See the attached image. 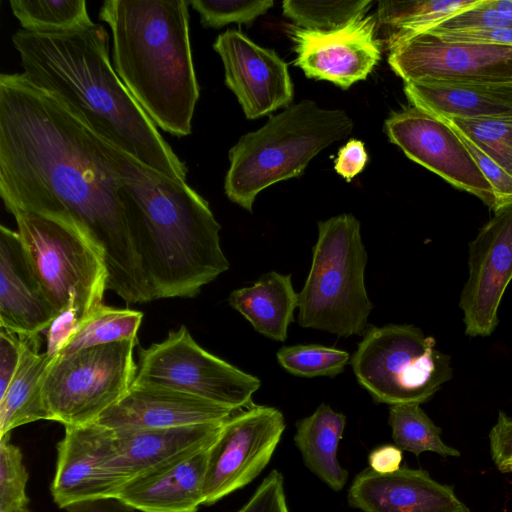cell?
Returning a JSON list of instances; mask_svg holds the SVG:
<instances>
[{
  "label": "cell",
  "instance_id": "obj_37",
  "mask_svg": "<svg viewBox=\"0 0 512 512\" xmlns=\"http://www.w3.org/2000/svg\"><path fill=\"white\" fill-rule=\"evenodd\" d=\"M447 123L453 128L466 146L476 165L491 185L496 199V210L512 204V175L455 126L451 125L449 122Z\"/></svg>",
  "mask_w": 512,
  "mask_h": 512
},
{
  "label": "cell",
  "instance_id": "obj_17",
  "mask_svg": "<svg viewBox=\"0 0 512 512\" xmlns=\"http://www.w3.org/2000/svg\"><path fill=\"white\" fill-rule=\"evenodd\" d=\"M213 49L220 56L225 84L248 119L289 107L294 88L287 63L272 49L253 42L240 30L219 34Z\"/></svg>",
  "mask_w": 512,
  "mask_h": 512
},
{
  "label": "cell",
  "instance_id": "obj_35",
  "mask_svg": "<svg viewBox=\"0 0 512 512\" xmlns=\"http://www.w3.org/2000/svg\"><path fill=\"white\" fill-rule=\"evenodd\" d=\"M189 5L197 11L205 28H221L230 23L250 24L265 14L272 0H192Z\"/></svg>",
  "mask_w": 512,
  "mask_h": 512
},
{
  "label": "cell",
  "instance_id": "obj_42",
  "mask_svg": "<svg viewBox=\"0 0 512 512\" xmlns=\"http://www.w3.org/2000/svg\"><path fill=\"white\" fill-rule=\"evenodd\" d=\"M430 33V32H429ZM434 34V33H432ZM438 37L451 41H464L475 43L497 44L512 46V27H502L477 31L435 34Z\"/></svg>",
  "mask_w": 512,
  "mask_h": 512
},
{
  "label": "cell",
  "instance_id": "obj_2",
  "mask_svg": "<svg viewBox=\"0 0 512 512\" xmlns=\"http://www.w3.org/2000/svg\"><path fill=\"white\" fill-rule=\"evenodd\" d=\"M12 43L22 74L95 135L144 166L186 182L188 168L117 75L101 24L59 35L19 29Z\"/></svg>",
  "mask_w": 512,
  "mask_h": 512
},
{
  "label": "cell",
  "instance_id": "obj_14",
  "mask_svg": "<svg viewBox=\"0 0 512 512\" xmlns=\"http://www.w3.org/2000/svg\"><path fill=\"white\" fill-rule=\"evenodd\" d=\"M117 456L113 430L95 422L65 426L51 484L54 502L65 509L77 502L116 498L128 483Z\"/></svg>",
  "mask_w": 512,
  "mask_h": 512
},
{
  "label": "cell",
  "instance_id": "obj_15",
  "mask_svg": "<svg viewBox=\"0 0 512 512\" xmlns=\"http://www.w3.org/2000/svg\"><path fill=\"white\" fill-rule=\"evenodd\" d=\"M468 279L460 295L465 334L491 335L512 280V204L501 207L469 244Z\"/></svg>",
  "mask_w": 512,
  "mask_h": 512
},
{
  "label": "cell",
  "instance_id": "obj_13",
  "mask_svg": "<svg viewBox=\"0 0 512 512\" xmlns=\"http://www.w3.org/2000/svg\"><path fill=\"white\" fill-rule=\"evenodd\" d=\"M389 140L412 161L496 210L493 189L453 128L442 118L412 106L384 124Z\"/></svg>",
  "mask_w": 512,
  "mask_h": 512
},
{
  "label": "cell",
  "instance_id": "obj_32",
  "mask_svg": "<svg viewBox=\"0 0 512 512\" xmlns=\"http://www.w3.org/2000/svg\"><path fill=\"white\" fill-rule=\"evenodd\" d=\"M278 363L287 372L301 377H334L343 372L350 360L344 350L318 344L282 347L276 354Z\"/></svg>",
  "mask_w": 512,
  "mask_h": 512
},
{
  "label": "cell",
  "instance_id": "obj_21",
  "mask_svg": "<svg viewBox=\"0 0 512 512\" xmlns=\"http://www.w3.org/2000/svg\"><path fill=\"white\" fill-rule=\"evenodd\" d=\"M222 424L223 422L158 429L113 430L120 470L129 483L137 477L208 448L216 440Z\"/></svg>",
  "mask_w": 512,
  "mask_h": 512
},
{
  "label": "cell",
  "instance_id": "obj_36",
  "mask_svg": "<svg viewBox=\"0 0 512 512\" xmlns=\"http://www.w3.org/2000/svg\"><path fill=\"white\" fill-rule=\"evenodd\" d=\"M502 27H512V15L490 8L484 4V0H479L426 32L443 34Z\"/></svg>",
  "mask_w": 512,
  "mask_h": 512
},
{
  "label": "cell",
  "instance_id": "obj_30",
  "mask_svg": "<svg viewBox=\"0 0 512 512\" xmlns=\"http://www.w3.org/2000/svg\"><path fill=\"white\" fill-rule=\"evenodd\" d=\"M388 424L392 429L394 445L419 456L430 451L442 457H459L460 452L446 445L441 438V428L417 403L396 404L389 408Z\"/></svg>",
  "mask_w": 512,
  "mask_h": 512
},
{
  "label": "cell",
  "instance_id": "obj_23",
  "mask_svg": "<svg viewBox=\"0 0 512 512\" xmlns=\"http://www.w3.org/2000/svg\"><path fill=\"white\" fill-rule=\"evenodd\" d=\"M413 106L437 117L475 119L512 116V81L405 82Z\"/></svg>",
  "mask_w": 512,
  "mask_h": 512
},
{
  "label": "cell",
  "instance_id": "obj_11",
  "mask_svg": "<svg viewBox=\"0 0 512 512\" xmlns=\"http://www.w3.org/2000/svg\"><path fill=\"white\" fill-rule=\"evenodd\" d=\"M280 410L255 405L227 418L209 447L204 505H212L252 482L271 460L285 430Z\"/></svg>",
  "mask_w": 512,
  "mask_h": 512
},
{
  "label": "cell",
  "instance_id": "obj_7",
  "mask_svg": "<svg viewBox=\"0 0 512 512\" xmlns=\"http://www.w3.org/2000/svg\"><path fill=\"white\" fill-rule=\"evenodd\" d=\"M13 216L31 268L58 316L72 312L79 325L104 304L108 272L102 253L69 220L24 211Z\"/></svg>",
  "mask_w": 512,
  "mask_h": 512
},
{
  "label": "cell",
  "instance_id": "obj_47",
  "mask_svg": "<svg viewBox=\"0 0 512 512\" xmlns=\"http://www.w3.org/2000/svg\"><path fill=\"white\" fill-rule=\"evenodd\" d=\"M20 512H31V511L26 508V509H24V510H22Z\"/></svg>",
  "mask_w": 512,
  "mask_h": 512
},
{
  "label": "cell",
  "instance_id": "obj_34",
  "mask_svg": "<svg viewBox=\"0 0 512 512\" xmlns=\"http://www.w3.org/2000/svg\"><path fill=\"white\" fill-rule=\"evenodd\" d=\"M28 472L19 447L10 433L0 437V512H20L27 508Z\"/></svg>",
  "mask_w": 512,
  "mask_h": 512
},
{
  "label": "cell",
  "instance_id": "obj_16",
  "mask_svg": "<svg viewBox=\"0 0 512 512\" xmlns=\"http://www.w3.org/2000/svg\"><path fill=\"white\" fill-rule=\"evenodd\" d=\"M377 18L362 16L329 31L299 27L289 32L294 44V65L308 78L326 80L342 89L366 79L381 59Z\"/></svg>",
  "mask_w": 512,
  "mask_h": 512
},
{
  "label": "cell",
  "instance_id": "obj_24",
  "mask_svg": "<svg viewBox=\"0 0 512 512\" xmlns=\"http://www.w3.org/2000/svg\"><path fill=\"white\" fill-rule=\"evenodd\" d=\"M228 303L257 332L283 342L298 308V293L293 288L291 275L271 271L263 274L252 286L234 290Z\"/></svg>",
  "mask_w": 512,
  "mask_h": 512
},
{
  "label": "cell",
  "instance_id": "obj_18",
  "mask_svg": "<svg viewBox=\"0 0 512 512\" xmlns=\"http://www.w3.org/2000/svg\"><path fill=\"white\" fill-rule=\"evenodd\" d=\"M236 410L169 387L132 383L95 423L112 430L222 423Z\"/></svg>",
  "mask_w": 512,
  "mask_h": 512
},
{
  "label": "cell",
  "instance_id": "obj_27",
  "mask_svg": "<svg viewBox=\"0 0 512 512\" xmlns=\"http://www.w3.org/2000/svg\"><path fill=\"white\" fill-rule=\"evenodd\" d=\"M479 0L380 1L379 24L388 28V46L426 32L450 16L475 5Z\"/></svg>",
  "mask_w": 512,
  "mask_h": 512
},
{
  "label": "cell",
  "instance_id": "obj_46",
  "mask_svg": "<svg viewBox=\"0 0 512 512\" xmlns=\"http://www.w3.org/2000/svg\"><path fill=\"white\" fill-rule=\"evenodd\" d=\"M498 470L503 473H510L512 472V459L506 461L502 465L498 467Z\"/></svg>",
  "mask_w": 512,
  "mask_h": 512
},
{
  "label": "cell",
  "instance_id": "obj_9",
  "mask_svg": "<svg viewBox=\"0 0 512 512\" xmlns=\"http://www.w3.org/2000/svg\"><path fill=\"white\" fill-rule=\"evenodd\" d=\"M136 344L124 340L55 356L42 383L50 420L64 426L96 422L130 388Z\"/></svg>",
  "mask_w": 512,
  "mask_h": 512
},
{
  "label": "cell",
  "instance_id": "obj_1",
  "mask_svg": "<svg viewBox=\"0 0 512 512\" xmlns=\"http://www.w3.org/2000/svg\"><path fill=\"white\" fill-rule=\"evenodd\" d=\"M103 140L22 73L0 75V196L12 215L76 224L103 255L107 290L127 304L152 300Z\"/></svg>",
  "mask_w": 512,
  "mask_h": 512
},
{
  "label": "cell",
  "instance_id": "obj_40",
  "mask_svg": "<svg viewBox=\"0 0 512 512\" xmlns=\"http://www.w3.org/2000/svg\"><path fill=\"white\" fill-rule=\"evenodd\" d=\"M491 458L498 468L512 459V417L500 411L494 426L489 432Z\"/></svg>",
  "mask_w": 512,
  "mask_h": 512
},
{
  "label": "cell",
  "instance_id": "obj_43",
  "mask_svg": "<svg viewBox=\"0 0 512 512\" xmlns=\"http://www.w3.org/2000/svg\"><path fill=\"white\" fill-rule=\"evenodd\" d=\"M402 450L396 445L385 444L373 449L368 456L369 468L379 474H389L401 467Z\"/></svg>",
  "mask_w": 512,
  "mask_h": 512
},
{
  "label": "cell",
  "instance_id": "obj_4",
  "mask_svg": "<svg viewBox=\"0 0 512 512\" xmlns=\"http://www.w3.org/2000/svg\"><path fill=\"white\" fill-rule=\"evenodd\" d=\"M189 1L106 0L99 19L111 29L113 66L152 122L188 136L200 96L189 33Z\"/></svg>",
  "mask_w": 512,
  "mask_h": 512
},
{
  "label": "cell",
  "instance_id": "obj_41",
  "mask_svg": "<svg viewBox=\"0 0 512 512\" xmlns=\"http://www.w3.org/2000/svg\"><path fill=\"white\" fill-rule=\"evenodd\" d=\"M368 155L364 143L350 139L337 153L334 162L335 171L346 181H351L366 166Z\"/></svg>",
  "mask_w": 512,
  "mask_h": 512
},
{
  "label": "cell",
  "instance_id": "obj_31",
  "mask_svg": "<svg viewBox=\"0 0 512 512\" xmlns=\"http://www.w3.org/2000/svg\"><path fill=\"white\" fill-rule=\"evenodd\" d=\"M370 0L293 1L282 3L283 14L299 28L329 31L340 28L365 15Z\"/></svg>",
  "mask_w": 512,
  "mask_h": 512
},
{
  "label": "cell",
  "instance_id": "obj_26",
  "mask_svg": "<svg viewBox=\"0 0 512 512\" xmlns=\"http://www.w3.org/2000/svg\"><path fill=\"white\" fill-rule=\"evenodd\" d=\"M345 424V415L324 403L296 422L294 442L306 467L334 491L342 490L348 478L337 457Z\"/></svg>",
  "mask_w": 512,
  "mask_h": 512
},
{
  "label": "cell",
  "instance_id": "obj_28",
  "mask_svg": "<svg viewBox=\"0 0 512 512\" xmlns=\"http://www.w3.org/2000/svg\"><path fill=\"white\" fill-rule=\"evenodd\" d=\"M22 29L41 35H59L92 26L84 0H10Z\"/></svg>",
  "mask_w": 512,
  "mask_h": 512
},
{
  "label": "cell",
  "instance_id": "obj_33",
  "mask_svg": "<svg viewBox=\"0 0 512 512\" xmlns=\"http://www.w3.org/2000/svg\"><path fill=\"white\" fill-rule=\"evenodd\" d=\"M444 119L512 175V116Z\"/></svg>",
  "mask_w": 512,
  "mask_h": 512
},
{
  "label": "cell",
  "instance_id": "obj_39",
  "mask_svg": "<svg viewBox=\"0 0 512 512\" xmlns=\"http://www.w3.org/2000/svg\"><path fill=\"white\" fill-rule=\"evenodd\" d=\"M21 352L22 337L0 327V398L15 375Z\"/></svg>",
  "mask_w": 512,
  "mask_h": 512
},
{
  "label": "cell",
  "instance_id": "obj_44",
  "mask_svg": "<svg viewBox=\"0 0 512 512\" xmlns=\"http://www.w3.org/2000/svg\"><path fill=\"white\" fill-rule=\"evenodd\" d=\"M67 512H140L117 498L77 502L65 508Z\"/></svg>",
  "mask_w": 512,
  "mask_h": 512
},
{
  "label": "cell",
  "instance_id": "obj_3",
  "mask_svg": "<svg viewBox=\"0 0 512 512\" xmlns=\"http://www.w3.org/2000/svg\"><path fill=\"white\" fill-rule=\"evenodd\" d=\"M103 143L118 172L120 201L152 299L196 296L229 269L208 202L186 182Z\"/></svg>",
  "mask_w": 512,
  "mask_h": 512
},
{
  "label": "cell",
  "instance_id": "obj_19",
  "mask_svg": "<svg viewBox=\"0 0 512 512\" xmlns=\"http://www.w3.org/2000/svg\"><path fill=\"white\" fill-rule=\"evenodd\" d=\"M347 501L363 512H470L451 486L407 466L389 474L364 469L350 485Z\"/></svg>",
  "mask_w": 512,
  "mask_h": 512
},
{
  "label": "cell",
  "instance_id": "obj_45",
  "mask_svg": "<svg viewBox=\"0 0 512 512\" xmlns=\"http://www.w3.org/2000/svg\"><path fill=\"white\" fill-rule=\"evenodd\" d=\"M490 6L496 10L512 15V0H492Z\"/></svg>",
  "mask_w": 512,
  "mask_h": 512
},
{
  "label": "cell",
  "instance_id": "obj_8",
  "mask_svg": "<svg viewBox=\"0 0 512 512\" xmlns=\"http://www.w3.org/2000/svg\"><path fill=\"white\" fill-rule=\"evenodd\" d=\"M362 336L351 366L377 403H425L453 376L450 357L418 327L369 326Z\"/></svg>",
  "mask_w": 512,
  "mask_h": 512
},
{
  "label": "cell",
  "instance_id": "obj_22",
  "mask_svg": "<svg viewBox=\"0 0 512 512\" xmlns=\"http://www.w3.org/2000/svg\"><path fill=\"white\" fill-rule=\"evenodd\" d=\"M209 447L131 480L116 498L140 512H196L204 505Z\"/></svg>",
  "mask_w": 512,
  "mask_h": 512
},
{
  "label": "cell",
  "instance_id": "obj_29",
  "mask_svg": "<svg viewBox=\"0 0 512 512\" xmlns=\"http://www.w3.org/2000/svg\"><path fill=\"white\" fill-rule=\"evenodd\" d=\"M142 318L140 311L103 304L78 325L56 356L118 341L137 340Z\"/></svg>",
  "mask_w": 512,
  "mask_h": 512
},
{
  "label": "cell",
  "instance_id": "obj_38",
  "mask_svg": "<svg viewBox=\"0 0 512 512\" xmlns=\"http://www.w3.org/2000/svg\"><path fill=\"white\" fill-rule=\"evenodd\" d=\"M238 512H289L282 474L272 470Z\"/></svg>",
  "mask_w": 512,
  "mask_h": 512
},
{
  "label": "cell",
  "instance_id": "obj_12",
  "mask_svg": "<svg viewBox=\"0 0 512 512\" xmlns=\"http://www.w3.org/2000/svg\"><path fill=\"white\" fill-rule=\"evenodd\" d=\"M388 63L404 82L512 81V46L445 40L429 32L390 48Z\"/></svg>",
  "mask_w": 512,
  "mask_h": 512
},
{
  "label": "cell",
  "instance_id": "obj_10",
  "mask_svg": "<svg viewBox=\"0 0 512 512\" xmlns=\"http://www.w3.org/2000/svg\"><path fill=\"white\" fill-rule=\"evenodd\" d=\"M132 383L169 387L233 410L252 406L261 386L258 377L204 350L184 325L140 349Z\"/></svg>",
  "mask_w": 512,
  "mask_h": 512
},
{
  "label": "cell",
  "instance_id": "obj_6",
  "mask_svg": "<svg viewBox=\"0 0 512 512\" xmlns=\"http://www.w3.org/2000/svg\"><path fill=\"white\" fill-rule=\"evenodd\" d=\"M367 252L352 214L318 222L312 264L298 293V323L336 334L363 335L373 309L364 273Z\"/></svg>",
  "mask_w": 512,
  "mask_h": 512
},
{
  "label": "cell",
  "instance_id": "obj_25",
  "mask_svg": "<svg viewBox=\"0 0 512 512\" xmlns=\"http://www.w3.org/2000/svg\"><path fill=\"white\" fill-rule=\"evenodd\" d=\"M21 337L19 365L0 398V437L19 426L50 420L43 401L42 383L52 359L46 352H40L39 335Z\"/></svg>",
  "mask_w": 512,
  "mask_h": 512
},
{
  "label": "cell",
  "instance_id": "obj_5",
  "mask_svg": "<svg viewBox=\"0 0 512 512\" xmlns=\"http://www.w3.org/2000/svg\"><path fill=\"white\" fill-rule=\"evenodd\" d=\"M353 121L339 109L320 108L304 99L271 116L258 130L243 135L229 150L224 190L249 212L265 188L298 177L330 144L346 138Z\"/></svg>",
  "mask_w": 512,
  "mask_h": 512
},
{
  "label": "cell",
  "instance_id": "obj_20",
  "mask_svg": "<svg viewBox=\"0 0 512 512\" xmlns=\"http://www.w3.org/2000/svg\"><path fill=\"white\" fill-rule=\"evenodd\" d=\"M57 317L31 268L19 233L1 225L0 327L19 336H36Z\"/></svg>",
  "mask_w": 512,
  "mask_h": 512
}]
</instances>
